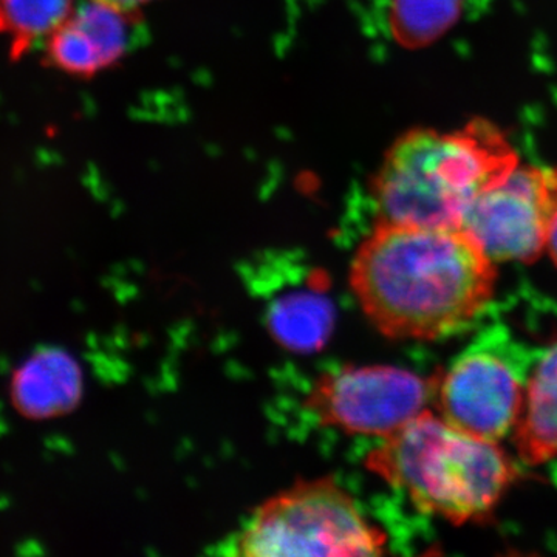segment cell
Masks as SVG:
<instances>
[{"label":"cell","mask_w":557,"mask_h":557,"mask_svg":"<svg viewBox=\"0 0 557 557\" xmlns=\"http://www.w3.org/2000/svg\"><path fill=\"white\" fill-rule=\"evenodd\" d=\"M516 449L527 465L557 457V344L534 364L515 432Z\"/></svg>","instance_id":"10"},{"label":"cell","mask_w":557,"mask_h":557,"mask_svg":"<svg viewBox=\"0 0 557 557\" xmlns=\"http://www.w3.org/2000/svg\"><path fill=\"white\" fill-rule=\"evenodd\" d=\"M496 262L463 228L381 222L359 244L348 284L391 339L435 341L467 329L496 289Z\"/></svg>","instance_id":"1"},{"label":"cell","mask_w":557,"mask_h":557,"mask_svg":"<svg viewBox=\"0 0 557 557\" xmlns=\"http://www.w3.org/2000/svg\"><path fill=\"white\" fill-rule=\"evenodd\" d=\"M10 397L16 412L27 420L67 416L83 397V372L62 348H39L14 370Z\"/></svg>","instance_id":"9"},{"label":"cell","mask_w":557,"mask_h":557,"mask_svg":"<svg viewBox=\"0 0 557 557\" xmlns=\"http://www.w3.org/2000/svg\"><path fill=\"white\" fill-rule=\"evenodd\" d=\"M366 468L420 511L456 525L487 518L518 475L497 442L429 409L370 450Z\"/></svg>","instance_id":"3"},{"label":"cell","mask_w":557,"mask_h":557,"mask_svg":"<svg viewBox=\"0 0 557 557\" xmlns=\"http://www.w3.org/2000/svg\"><path fill=\"white\" fill-rule=\"evenodd\" d=\"M135 20L106 3L83 0L44 42L47 62L75 78L112 69L129 50Z\"/></svg>","instance_id":"8"},{"label":"cell","mask_w":557,"mask_h":557,"mask_svg":"<svg viewBox=\"0 0 557 557\" xmlns=\"http://www.w3.org/2000/svg\"><path fill=\"white\" fill-rule=\"evenodd\" d=\"M276 332L287 338L288 343L307 344L324 339L330 327V310L324 304H313L310 300L296 299L288 306H282L274 318Z\"/></svg>","instance_id":"13"},{"label":"cell","mask_w":557,"mask_h":557,"mask_svg":"<svg viewBox=\"0 0 557 557\" xmlns=\"http://www.w3.org/2000/svg\"><path fill=\"white\" fill-rule=\"evenodd\" d=\"M432 381L394 366H344L311 384L304 408L321 426L386 438L428 410Z\"/></svg>","instance_id":"5"},{"label":"cell","mask_w":557,"mask_h":557,"mask_svg":"<svg viewBox=\"0 0 557 557\" xmlns=\"http://www.w3.org/2000/svg\"><path fill=\"white\" fill-rule=\"evenodd\" d=\"M95 2L106 3V5L113 7V9L137 16L138 13H141V10L159 2V0H95Z\"/></svg>","instance_id":"14"},{"label":"cell","mask_w":557,"mask_h":557,"mask_svg":"<svg viewBox=\"0 0 557 557\" xmlns=\"http://www.w3.org/2000/svg\"><path fill=\"white\" fill-rule=\"evenodd\" d=\"M527 379L511 359L474 347L431 380L432 403L454 426L498 443L518 426Z\"/></svg>","instance_id":"7"},{"label":"cell","mask_w":557,"mask_h":557,"mask_svg":"<svg viewBox=\"0 0 557 557\" xmlns=\"http://www.w3.org/2000/svg\"><path fill=\"white\" fill-rule=\"evenodd\" d=\"M547 251L549 258L553 259V262H555L557 267V212L555 218H553L552 225H549Z\"/></svg>","instance_id":"15"},{"label":"cell","mask_w":557,"mask_h":557,"mask_svg":"<svg viewBox=\"0 0 557 557\" xmlns=\"http://www.w3.org/2000/svg\"><path fill=\"white\" fill-rule=\"evenodd\" d=\"M76 0H0V36L10 42L11 57L21 58L67 20Z\"/></svg>","instance_id":"11"},{"label":"cell","mask_w":557,"mask_h":557,"mask_svg":"<svg viewBox=\"0 0 557 557\" xmlns=\"http://www.w3.org/2000/svg\"><path fill=\"white\" fill-rule=\"evenodd\" d=\"M465 0H392L391 30L406 49L431 46L453 27Z\"/></svg>","instance_id":"12"},{"label":"cell","mask_w":557,"mask_h":557,"mask_svg":"<svg viewBox=\"0 0 557 557\" xmlns=\"http://www.w3.org/2000/svg\"><path fill=\"white\" fill-rule=\"evenodd\" d=\"M383 530L366 518L357 500L335 480L298 482L270 497L234 539V555L381 556Z\"/></svg>","instance_id":"4"},{"label":"cell","mask_w":557,"mask_h":557,"mask_svg":"<svg viewBox=\"0 0 557 557\" xmlns=\"http://www.w3.org/2000/svg\"><path fill=\"white\" fill-rule=\"evenodd\" d=\"M556 212L557 168L519 164L472 200L461 228L494 262H533Z\"/></svg>","instance_id":"6"},{"label":"cell","mask_w":557,"mask_h":557,"mask_svg":"<svg viewBox=\"0 0 557 557\" xmlns=\"http://www.w3.org/2000/svg\"><path fill=\"white\" fill-rule=\"evenodd\" d=\"M518 166L511 143L485 120L450 132L413 129L388 148L372 196L381 222L461 228L472 200Z\"/></svg>","instance_id":"2"}]
</instances>
